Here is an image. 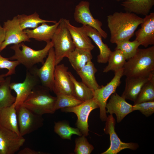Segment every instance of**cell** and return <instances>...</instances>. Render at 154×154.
I'll return each mask as SVG.
<instances>
[{
  "mask_svg": "<svg viewBox=\"0 0 154 154\" xmlns=\"http://www.w3.org/2000/svg\"><path fill=\"white\" fill-rule=\"evenodd\" d=\"M82 27L99 48L100 53L97 57V62L100 63H106L112 51L108 45L103 42L101 34L96 29L90 26L82 25Z\"/></svg>",
  "mask_w": 154,
  "mask_h": 154,
  "instance_id": "ffe728a7",
  "label": "cell"
},
{
  "mask_svg": "<svg viewBox=\"0 0 154 154\" xmlns=\"http://www.w3.org/2000/svg\"><path fill=\"white\" fill-rule=\"evenodd\" d=\"M39 68L33 66L27 70L36 76L41 83L42 86L53 91L54 82V71L56 66L55 55L53 47L50 49L47 57Z\"/></svg>",
  "mask_w": 154,
  "mask_h": 154,
  "instance_id": "ba28073f",
  "label": "cell"
},
{
  "mask_svg": "<svg viewBox=\"0 0 154 154\" xmlns=\"http://www.w3.org/2000/svg\"><path fill=\"white\" fill-rule=\"evenodd\" d=\"M141 28L135 33V40L145 48L154 44V13L146 15L140 25Z\"/></svg>",
  "mask_w": 154,
  "mask_h": 154,
  "instance_id": "e0dca14e",
  "label": "cell"
},
{
  "mask_svg": "<svg viewBox=\"0 0 154 154\" xmlns=\"http://www.w3.org/2000/svg\"><path fill=\"white\" fill-rule=\"evenodd\" d=\"M11 77L7 76L0 85V110L12 106L15 102L16 97L11 93L10 84Z\"/></svg>",
  "mask_w": 154,
  "mask_h": 154,
  "instance_id": "83f0119b",
  "label": "cell"
},
{
  "mask_svg": "<svg viewBox=\"0 0 154 154\" xmlns=\"http://www.w3.org/2000/svg\"><path fill=\"white\" fill-rule=\"evenodd\" d=\"M123 68L114 72V76L109 82L94 91L93 98L100 108V118L102 121H106L107 118L106 108L107 100L115 92L120 84L121 78L123 76Z\"/></svg>",
  "mask_w": 154,
  "mask_h": 154,
  "instance_id": "8992f818",
  "label": "cell"
},
{
  "mask_svg": "<svg viewBox=\"0 0 154 154\" xmlns=\"http://www.w3.org/2000/svg\"><path fill=\"white\" fill-rule=\"evenodd\" d=\"M68 72L73 85L74 96L82 102L92 99L94 90L88 87L82 82L77 80L70 72L68 71Z\"/></svg>",
  "mask_w": 154,
  "mask_h": 154,
  "instance_id": "484cf974",
  "label": "cell"
},
{
  "mask_svg": "<svg viewBox=\"0 0 154 154\" xmlns=\"http://www.w3.org/2000/svg\"><path fill=\"white\" fill-rule=\"evenodd\" d=\"M50 91L42 86L37 85L22 105L38 115L54 114L56 97L52 96Z\"/></svg>",
  "mask_w": 154,
  "mask_h": 154,
  "instance_id": "3957f363",
  "label": "cell"
},
{
  "mask_svg": "<svg viewBox=\"0 0 154 154\" xmlns=\"http://www.w3.org/2000/svg\"><path fill=\"white\" fill-rule=\"evenodd\" d=\"M117 1H118V2H119L120 1H123V0H115Z\"/></svg>",
  "mask_w": 154,
  "mask_h": 154,
  "instance_id": "ab89813d",
  "label": "cell"
},
{
  "mask_svg": "<svg viewBox=\"0 0 154 154\" xmlns=\"http://www.w3.org/2000/svg\"><path fill=\"white\" fill-rule=\"evenodd\" d=\"M154 5V0H125L121 3L126 12L147 15Z\"/></svg>",
  "mask_w": 154,
  "mask_h": 154,
  "instance_id": "603a6c76",
  "label": "cell"
},
{
  "mask_svg": "<svg viewBox=\"0 0 154 154\" xmlns=\"http://www.w3.org/2000/svg\"><path fill=\"white\" fill-rule=\"evenodd\" d=\"M5 77V74L0 75V85L4 81Z\"/></svg>",
  "mask_w": 154,
  "mask_h": 154,
  "instance_id": "f35d334b",
  "label": "cell"
},
{
  "mask_svg": "<svg viewBox=\"0 0 154 154\" xmlns=\"http://www.w3.org/2000/svg\"><path fill=\"white\" fill-rule=\"evenodd\" d=\"M97 71L94 63L91 60L76 72L81 79L82 82L88 87L94 90L100 87L95 77V74Z\"/></svg>",
  "mask_w": 154,
  "mask_h": 154,
  "instance_id": "cb8c5ba5",
  "label": "cell"
},
{
  "mask_svg": "<svg viewBox=\"0 0 154 154\" xmlns=\"http://www.w3.org/2000/svg\"><path fill=\"white\" fill-rule=\"evenodd\" d=\"M20 64L18 61H11L9 58L3 57L0 54V68L6 69L8 70L5 74V77L15 74L16 68Z\"/></svg>",
  "mask_w": 154,
  "mask_h": 154,
  "instance_id": "d590c367",
  "label": "cell"
},
{
  "mask_svg": "<svg viewBox=\"0 0 154 154\" xmlns=\"http://www.w3.org/2000/svg\"><path fill=\"white\" fill-rule=\"evenodd\" d=\"M143 18L134 13L116 12L107 17L108 27L110 33L112 43L129 40L134 35Z\"/></svg>",
  "mask_w": 154,
  "mask_h": 154,
  "instance_id": "6da1fadb",
  "label": "cell"
},
{
  "mask_svg": "<svg viewBox=\"0 0 154 154\" xmlns=\"http://www.w3.org/2000/svg\"><path fill=\"white\" fill-rule=\"evenodd\" d=\"M53 47L51 41L46 42V44L43 49L35 50L26 45L24 42L19 44H14L10 48L13 50L15 54L9 58L10 60L18 61L27 68L29 70L37 64L41 63L42 64L44 59L48 55L50 48Z\"/></svg>",
  "mask_w": 154,
  "mask_h": 154,
  "instance_id": "277c9868",
  "label": "cell"
},
{
  "mask_svg": "<svg viewBox=\"0 0 154 154\" xmlns=\"http://www.w3.org/2000/svg\"><path fill=\"white\" fill-rule=\"evenodd\" d=\"M126 62L125 57L121 51L115 49L112 51L108 60V65L104 68L103 72L107 73L110 71L116 72L123 68Z\"/></svg>",
  "mask_w": 154,
  "mask_h": 154,
  "instance_id": "f1b7e54d",
  "label": "cell"
},
{
  "mask_svg": "<svg viewBox=\"0 0 154 154\" xmlns=\"http://www.w3.org/2000/svg\"><path fill=\"white\" fill-rule=\"evenodd\" d=\"M60 22L59 20L51 25L43 23L33 29H27L24 31L29 38H33L38 41L46 42L51 41Z\"/></svg>",
  "mask_w": 154,
  "mask_h": 154,
  "instance_id": "44dd1931",
  "label": "cell"
},
{
  "mask_svg": "<svg viewBox=\"0 0 154 154\" xmlns=\"http://www.w3.org/2000/svg\"><path fill=\"white\" fill-rule=\"evenodd\" d=\"M56 96L54 107L55 111L60 109L76 106L83 102L78 100L72 95L59 94Z\"/></svg>",
  "mask_w": 154,
  "mask_h": 154,
  "instance_id": "d6a6232c",
  "label": "cell"
},
{
  "mask_svg": "<svg viewBox=\"0 0 154 154\" xmlns=\"http://www.w3.org/2000/svg\"><path fill=\"white\" fill-rule=\"evenodd\" d=\"M132 111H139L146 117H148L154 112V101L141 102L133 104L132 106Z\"/></svg>",
  "mask_w": 154,
  "mask_h": 154,
  "instance_id": "e575fe53",
  "label": "cell"
},
{
  "mask_svg": "<svg viewBox=\"0 0 154 154\" xmlns=\"http://www.w3.org/2000/svg\"><path fill=\"white\" fill-rule=\"evenodd\" d=\"M18 154H43L45 153L33 150L29 147H25L19 151Z\"/></svg>",
  "mask_w": 154,
  "mask_h": 154,
  "instance_id": "8d00e7d4",
  "label": "cell"
},
{
  "mask_svg": "<svg viewBox=\"0 0 154 154\" xmlns=\"http://www.w3.org/2000/svg\"><path fill=\"white\" fill-rule=\"evenodd\" d=\"M154 74L147 77H126L125 85L121 96L125 99L135 102L143 86Z\"/></svg>",
  "mask_w": 154,
  "mask_h": 154,
  "instance_id": "d6986e66",
  "label": "cell"
},
{
  "mask_svg": "<svg viewBox=\"0 0 154 154\" xmlns=\"http://www.w3.org/2000/svg\"><path fill=\"white\" fill-rule=\"evenodd\" d=\"M65 25L72 38L75 48L91 51L94 47L91 38L82 27H78L72 25L68 20L64 19Z\"/></svg>",
  "mask_w": 154,
  "mask_h": 154,
  "instance_id": "ac0fdd59",
  "label": "cell"
},
{
  "mask_svg": "<svg viewBox=\"0 0 154 154\" xmlns=\"http://www.w3.org/2000/svg\"><path fill=\"white\" fill-rule=\"evenodd\" d=\"M99 108L96 101L92 98L83 102L76 106L61 109L63 112H73L77 116L76 125L82 135L86 137L89 135L88 119L91 112Z\"/></svg>",
  "mask_w": 154,
  "mask_h": 154,
  "instance_id": "9c48e42d",
  "label": "cell"
},
{
  "mask_svg": "<svg viewBox=\"0 0 154 154\" xmlns=\"http://www.w3.org/2000/svg\"><path fill=\"white\" fill-rule=\"evenodd\" d=\"M154 101V75L143 86L134 104Z\"/></svg>",
  "mask_w": 154,
  "mask_h": 154,
  "instance_id": "4dcf8cb0",
  "label": "cell"
},
{
  "mask_svg": "<svg viewBox=\"0 0 154 154\" xmlns=\"http://www.w3.org/2000/svg\"><path fill=\"white\" fill-rule=\"evenodd\" d=\"M60 21L51 40L54 50L56 66L59 64L64 57L67 58L75 48L64 19L61 18Z\"/></svg>",
  "mask_w": 154,
  "mask_h": 154,
  "instance_id": "5b68a950",
  "label": "cell"
},
{
  "mask_svg": "<svg viewBox=\"0 0 154 154\" xmlns=\"http://www.w3.org/2000/svg\"><path fill=\"white\" fill-rule=\"evenodd\" d=\"M74 150L76 154H90L94 149L93 146L88 142L86 136L82 135L76 138Z\"/></svg>",
  "mask_w": 154,
  "mask_h": 154,
  "instance_id": "836d02e7",
  "label": "cell"
},
{
  "mask_svg": "<svg viewBox=\"0 0 154 154\" xmlns=\"http://www.w3.org/2000/svg\"><path fill=\"white\" fill-rule=\"evenodd\" d=\"M0 125L20 135L17 111L14 104L0 110Z\"/></svg>",
  "mask_w": 154,
  "mask_h": 154,
  "instance_id": "7402d4cb",
  "label": "cell"
},
{
  "mask_svg": "<svg viewBox=\"0 0 154 154\" xmlns=\"http://www.w3.org/2000/svg\"><path fill=\"white\" fill-rule=\"evenodd\" d=\"M93 58L91 51L75 48L69 54L68 58L72 66L76 71L84 67Z\"/></svg>",
  "mask_w": 154,
  "mask_h": 154,
  "instance_id": "d4e9b609",
  "label": "cell"
},
{
  "mask_svg": "<svg viewBox=\"0 0 154 154\" xmlns=\"http://www.w3.org/2000/svg\"><path fill=\"white\" fill-rule=\"evenodd\" d=\"M5 38V31L3 27L1 26L0 23V49L1 45L4 41Z\"/></svg>",
  "mask_w": 154,
  "mask_h": 154,
  "instance_id": "74e56055",
  "label": "cell"
},
{
  "mask_svg": "<svg viewBox=\"0 0 154 154\" xmlns=\"http://www.w3.org/2000/svg\"><path fill=\"white\" fill-rule=\"evenodd\" d=\"M68 68L63 64L55 66L53 91L57 95L64 94L73 96L74 86L68 74Z\"/></svg>",
  "mask_w": 154,
  "mask_h": 154,
  "instance_id": "9a60e30c",
  "label": "cell"
},
{
  "mask_svg": "<svg viewBox=\"0 0 154 154\" xmlns=\"http://www.w3.org/2000/svg\"><path fill=\"white\" fill-rule=\"evenodd\" d=\"M54 131L63 139L71 140L72 136L73 135L79 136L83 135L78 128L71 127L68 123L65 121L55 122Z\"/></svg>",
  "mask_w": 154,
  "mask_h": 154,
  "instance_id": "f546056e",
  "label": "cell"
},
{
  "mask_svg": "<svg viewBox=\"0 0 154 154\" xmlns=\"http://www.w3.org/2000/svg\"><path fill=\"white\" fill-rule=\"evenodd\" d=\"M115 49L120 50L124 55L126 60L132 57L135 54L138 47L141 45L140 43L135 40L133 41L125 40L120 41L116 44Z\"/></svg>",
  "mask_w": 154,
  "mask_h": 154,
  "instance_id": "1f68e13d",
  "label": "cell"
},
{
  "mask_svg": "<svg viewBox=\"0 0 154 154\" xmlns=\"http://www.w3.org/2000/svg\"><path fill=\"white\" fill-rule=\"evenodd\" d=\"M132 106L126 101L125 99L115 92L110 96L109 102L106 103V113L110 114H115L117 122L119 123L127 115L133 112Z\"/></svg>",
  "mask_w": 154,
  "mask_h": 154,
  "instance_id": "2e32d148",
  "label": "cell"
},
{
  "mask_svg": "<svg viewBox=\"0 0 154 154\" xmlns=\"http://www.w3.org/2000/svg\"><path fill=\"white\" fill-rule=\"evenodd\" d=\"M74 18L77 22L83 25H88L96 29L102 37L106 38L107 33L102 28V23L93 16L90 9V3L87 1H81L75 8Z\"/></svg>",
  "mask_w": 154,
  "mask_h": 154,
  "instance_id": "7c38bea8",
  "label": "cell"
},
{
  "mask_svg": "<svg viewBox=\"0 0 154 154\" xmlns=\"http://www.w3.org/2000/svg\"><path fill=\"white\" fill-rule=\"evenodd\" d=\"M23 136L0 125V154H14L24 145Z\"/></svg>",
  "mask_w": 154,
  "mask_h": 154,
  "instance_id": "4fadbf2b",
  "label": "cell"
},
{
  "mask_svg": "<svg viewBox=\"0 0 154 154\" xmlns=\"http://www.w3.org/2000/svg\"><path fill=\"white\" fill-rule=\"evenodd\" d=\"M5 32V38L2 44L0 51L10 44H19L25 42L30 41L26 34L21 28L16 16L4 23L3 27Z\"/></svg>",
  "mask_w": 154,
  "mask_h": 154,
  "instance_id": "8fae6325",
  "label": "cell"
},
{
  "mask_svg": "<svg viewBox=\"0 0 154 154\" xmlns=\"http://www.w3.org/2000/svg\"><path fill=\"white\" fill-rule=\"evenodd\" d=\"M15 108L21 136L31 133L43 125L44 120L42 115L34 113L22 105Z\"/></svg>",
  "mask_w": 154,
  "mask_h": 154,
  "instance_id": "52a82bcc",
  "label": "cell"
},
{
  "mask_svg": "<svg viewBox=\"0 0 154 154\" xmlns=\"http://www.w3.org/2000/svg\"><path fill=\"white\" fill-rule=\"evenodd\" d=\"M39 80L36 76L27 70L25 79L22 82L11 83L10 88L16 94L14 104L16 108L23 105L34 88L38 85Z\"/></svg>",
  "mask_w": 154,
  "mask_h": 154,
  "instance_id": "5bb4252c",
  "label": "cell"
},
{
  "mask_svg": "<svg viewBox=\"0 0 154 154\" xmlns=\"http://www.w3.org/2000/svg\"><path fill=\"white\" fill-rule=\"evenodd\" d=\"M16 17L21 28L23 30L28 28L34 29L39 24L43 23H51L55 24L57 22L55 21L42 19L36 12L29 15H18Z\"/></svg>",
  "mask_w": 154,
  "mask_h": 154,
  "instance_id": "4316f807",
  "label": "cell"
},
{
  "mask_svg": "<svg viewBox=\"0 0 154 154\" xmlns=\"http://www.w3.org/2000/svg\"><path fill=\"white\" fill-rule=\"evenodd\" d=\"M126 61L123 75L126 77H147L154 74V46L139 48L135 54Z\"/></svg>",
  "mask_w": 154,
  "mask_h": 154,
  "instance_id": "7a4b0ae2",
  "label": "cell"
},
{
  "mask_svg": "<svg viewBox=\"0 0 154 154\" xmlns=\"http://www.w3.org/2000/svg\"><path fill=\"white\" fill-rule=\"evenodd\" d=\"M106 121L104 131L105 133L110 135V144L107 150L101 154H117L125 149L135 150L139 147V145L136 143H126L121 141L115 131L116 120L113 114L109 115Z\"/></svg>",
  "mask_w": 154,
  "mask_h": 154,
  "instance_id": "30bf717a",
  "label": "cell"
}]
</instances>
